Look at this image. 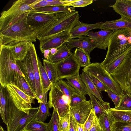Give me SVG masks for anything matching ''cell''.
Here are the masks:
<instances>
[{
	"instance_id": "2",
	"label": "cell",
	"mask_w": 131,
	"mask_h": 131,
	"mask_svg": "<svg viewBox=\"0 0 131 131\" xmlns=\"http://www.w3.org/2000/svg\"><path fill=\"white\" fill-rule=\"evenodd\" d=\"M77 11L56 13L54 20L36 32V38L40 41L58 33L70 31L81 23Z\"/></svg>"
},
{
	"instance_id": "35",
	"label": "cell",
	"mask_w": 131,
	"mask_h": 131,
	"mask_svg": "<svg viewBox=\"0 0 131 131\" xmlns=\"http://www.w3.org/2000/svg\"><path fill=\"white\" fill-rule=\"evenodd\" d=\"M73 53L76 60L80 67H85L91 64L90 55L83 50L77 48Z\"/></svg>"
},
{
	"instance_id": "3",
	"label": "cell",
	"mask_w": 131,
	"mask_h": 131,
	"mask_svg": "<svg viewBox=\"0 0 131 131\" xmlns=\"http://www.w3.org/2000/svg\"><path fill=\"white\" fill-rule=\"evenodd\" d=\"M131 49V28L116 30L110 39L105 58L101 63L106 66Z\"/></svg>"
},
{
	"instance_id": "20",
	"label": "cell",
	"mask_w": 131,
	"mask_h": 131,
	"mask_svg": "<svg viewBox=\"0 0 131 131\" xmlns=\"http://www.w3.org/2000/svg\"><path fill=\"white\" fill-rule=\"evenodd\" d=\"M103 22L94 24H88L81 22L73 27L70 31L71 39L79 38L83 36H87L89 31L94 29H101Z\"/></svg>"
},
{
	"instance_id": "26",
	"label": "cell",
	"mask_w": 131,
	"mask_h": 131,
	"mask_svg": "<svg viewBox=\"0 0 131 131\" xmlns=\"http://www.w3.org/2000/svg\"><path fill=\"white\" fill-rule=\"evenodd\" d=\"M88 95L90 98L92 109L94 111L96 115L98 118L111 108L110 103L104 101H99L93 94H89Z\"/></svg>"
},
{
	"instance_id": "42",
	"label": "cell",
	"mask_w": 131,
	"mask_h": 131,
	"mask_svg": "<svg viewBox=\"0 0 131 131\" xmlns=\"http://www.w3.org/2000/svg\"><path fill=\"white\" fill-rule=\"evenodd\" d=\"M128 52L124 53L106 66L105 68L106 70L110 73L113 72L122 62Z\"/></svg>"
},
{
	"instance_id": "28",
	"label": "cell",
	"mask_w": 131,
	"mask_h": 131,
	"mask_svg": "<svg viewBox=\"0 0 131 131\" xmlns=\"http://www.w3.org/2000/svg\"><path fill=\"white\" fill-rule=\"evenodd\" d=\"M39 106L35 116L34 119L44 122L51 114L49 111V106L47 101V93L44 96L42 101L39 103Z\"/></svg>"
},
{
	"instance_id": "39",
	"label": "cell",
	"mask_w": 131,
	"mask_h": 131,
	"mask_svg": "<svg viewBox=\"0 0 131 131\" xmlns=\"http://www.w3.org/2000/svg\"><path fill=\"white\" fill-rule=\"evenodd\" d=\"M74 0H40L38 3L33 7V9L35 8L48 6H65L74 1Z\"/></svg>"
},
{
	"instance_id": "47",
	"label": "cell",
	"mask_w": 131,
	"mask_h": 131,
	"mask_svg": "<svg viewBox=\"0 0 131 131\" xmlns=\"http://www.w3.org/2000/svg\"><path fill=\"white\" fill-rule=\"evenodd\" d=\"M97 89L101 92V91H105L108 89L105 85L99 80L90 74H88Z\"/></svg>"
},
{
	"instance_id": "9",
	"label": "cell",
	"mask_w": 131,
	"mask_h": 131,
	"mask_svg": "<svg viewBox=\"0 0 131 131\" xmlns=\"http://www.w3.org/2000/svg\"><path fill=\"white\" fill-rule=\"evenodd\" d=\"M48 102L49 108H53L59 117H63L70 111L69 98L55 85L50 89Z\"/></svg>"
},
{
	"instance_id": "34",
	"label": "cell",
	"mask_w": 131,
	"mask_h": 131,
	"mask_svg": "<svg viewBox=\"0 0 131 131\" xmlns=\"http://www.w3.org/2000/svg\"><path fill=\"white\" fill-rule=\"evenodd\" d=\"M98 118L103 131H113V124L115 120L108 111Z\"/></svg>"
},
{
	"instance_id": "38",
	"label": "cell",
	"mask_w": 131,
	"mask_h": 131,
	"mask_svg": "<svg viewBox=\"0 0 131 131\" xmlns=\"http://www.w3.org/2000/svg\"><path fill=\"white\" fill-rule=\"evenodd\" d=\"M25 129L28 131H50L48 123L34 119L28 124Z\"/></svg>"
},
{
	"instance_id": "12",
	"label": "cell",
	"mask_w": 131,
	"mask_h": 131,
	"mask_svg": "<svg viewBox=\"0 0 131 131\" xmlns=\"http://www.w3.org/2000/svg\"><path fill=\"white\" fill-rule=\"evenodd\" d=\"M56 13L32 10L29 12L27 22L36 31L52 22L55 19Z\"/></svg>"
},
{
	"instance_id": "40",
	"label": "cell",
	"mask_w": 131,
	"mask_h": 131,
	"mask_svg": "<svg viewBox=\"0 0 131 131\" xmlns=\"http://www.w3.org/2000/svg\"><path fill=\"white\" fill-rule=\"evenodd\" d=\"M48 124L50 131H60L59 116L58 113L54 109L51 119Z\"/></svg>"
},
{
	"instance_id": "8",
	"label": "cell",
	"mask_w": 131,
	"mask_h": 131,
	"mask_svg": "<svg viewBox=\"0 0 131 131\" xmlns=\"http://www.w3.org/2000/svg\"><path fill=\"white\" fill-rule=\"evenodd\" d=\"M123 91L131 95V51L113 72L110 73Z\"/></svg>"
},
{
	"instance_id": "33",
	"label": "cell",
	"mask_w": 131,
	"mask_h": 131,
	"mask_svg": "<svg viewBox=\"0 0 131 131\" xmlns=\"http://www.w3.org/2000/svg\"><path fill=\"white\" fill-rule=\"evenodd\" d=\"M43 67L53 85L58 79L56 64L51 62L45 59H43Z\"/></svg>"
},
{
	"instance_id": "37",
	"label": "cell",
	"mask_w": 131,
	"mask_h": 131,
	"mask_svg": "<svg viewBox=\"0 0 131 131\" xmlns=\"http://www.w3.org/2000/svg\"><path fill=\"white\" fill-rule=\"evenodd\" d=\"M119 104L114 109L119 110L131 111V95L123 91Z\"/></svg>"
},
{
	"instance_id": "31",
	"label": "cell",
	"mask_w": 131,
	"mask_h": 131,
	"mask_svg": "<svg viewBox=\"0 0 131 131\" xmlns=\"http://www.w3.org/2000/svg\"><path fill=\"white\" fill-rule=\"evenodd\" d=\"M38 63L43 93L45 95L51 89L53 85L48 77L43 66L42 64L40 59L38 57Z\"/></svg>"
},
{
	"instance_id": "7",
	"label": "cell",
	"mask_w": 131,
	"mask_h": 131,
	"mask_svg": "<svg viewBox=\"0 0 131 131\" xmlns=\"http://www.w3.org/2000/svg\"><path fill=\"white\" fill-rule=\"evenodd\" d=\"M39 107H32L29 114L18 109L12 99L9 112V118L7 126V131H22L34 118Z\"/></svg>"
},
{
	"instance_id": "5",
	"label": "cell",
	"mask_w": 131,
	"mask_h": 131,
	"mask_svg": "<svg viewBox=\"0 0 131 131\" xmlns=\"http://www.w3.org/2000/svg\"><path fill=\"white\" fill-rule=\"evenodd\" d=\"M40 0H18L14 2L11 7L1 14L0 31L16 18L26 12L33 10V7Z\"/></svg>"
},
{
	"instance_id": "1",
	"label": "cell",
	"mask_w": 131,
	"mask_h": 131,
	"mask_svg": "<svg viewBox=\"0 0 131 131\" xmlns=\"http://www.w3.org/2000/svg\"><path fill=\"white\" fill-rule=\"evenodd\" d=\"M29 12L16 18L0 31V45L9 46L19 41L36 42V31L27 22Z\"/></svg>"
},
{
	"instance_id": "36",
	"label": "cell",
	"mask_w": 131,
	"mask_h": 131,
	"mask_svg": "<svg viewBox=\"0 0 131 131\" xmlns=\"http://www.w3.org/2000/svg\"><path fill=\"white\" fill-rule=\"evenodd\" d=\"M54 85L58 88L64 95L69 98V100L73 95L77 92L69 84L62 79H58Z\"/></svg>"
},
{
	"instance_id": "25",
	"label": "cell",
	"mask_w": 131,
	"mask_h": 131,
	"mask_svg": "<svg viewBox=\"0 0 131 131\" xmlns=\"http://www.w3.org/2000/svg\"><path fill=\"white\" fill-rule=\"evenodd\" d=\"M80 78L82 81L85 85L89 94L95 96L99 101L103 102L102 99L101 92L96 87L88 75L84 72L79 75Z\"/></svg>"
},
{
	"instance_id": "53",
	"label": "cell",
	"mask_w": 131,
	"mask_h": 131,
	"mask_svg": "<svg viewBox=\"0 0 131 131\" xmlns=\"http://www.w3.org/2000/svg\"><path fill=\"white\" fill-rule=\"evenodd\" d=\"M58 51L57 49L53 48L50 49V54L49 56L54 55L57 53Z\"/></svg>"
},
{
	"instance_id": "21",
	"label": "cell",
	"mask_w": 131,
	"mask_h": 131,
	"mask_svg": "<svg viewBox=\"0 0 131 131\" xmlns=\"http://www.w3.org/2000/svg\"><path fill=\"white\" fill-rule=\"evenodd\" d=\"M109 7L119 14L121 18L131 21V0H117L113 5Z\"/></svg>"
},
{
	"instance_id": "51",
	"label": "cell",
	"mask_w": 131,
	"mask_h": 131,
	"mask_svg": "<svg viewBox=\"0 0 131 131\" xmlns=\"http://www.w3.org/2000/svg\"><path fill=\"white\" fill-rule=\"evenodd\" d=\"M76 131H84L83 124H81L77 122Z\"/></svg>"
},
{
	"instance_id": "19",
	"label": "cell",
	"mask_w": 131,
	"mask_h": 131,
	"mask_svg": "<svg viewBox=\"0 0 131 131\" xmlns=\"http://www.w3.org/2000/svg\"><path fill=\"white\" fill-rule=\"evenodd\" d=\"M116 30L101 29L96 32L89 31L87 35L98 45L97 48L106 50L108 46L112 35Z\"/></svg>"
},
{
	"instance_id": "43",
	"label": "cell",
	"mask_w": 131,
	"mask_h": 131,
	"mask_svg": "<svg viewBox=\"0 0 131 131\" xmlns=\"http://www.w3.org/2000/svg\"><path fill=\"white\" fill-rule=\"evenodd\" d=\"M60 131H68L70 122V112L62 117H59Z\"/></svg>"
},
{
	"instance_id": "24",
	"label": "cell",
	"mask_w": 131,
	"mask_h": 131,
	"mask_svg": "<svg viewBox=\"0 0 131 131\" xmlns=\"http://www.w3.org/2000/svg\"><path fill=\"white\" fill-rule=\"evenodd\" d=\"M29 42L19 41L8 46L16 60H21L25 57L29 49Z\"/></svg>"
},
{
	"instance_id": "52",
	"label": "cell",
	"mask_w": 131,
	"mask_h": 131,
	"mask_svg": "<svg viewBox=\"0 0 131 131\" xmlns=\"http://www.w3.org/2000/svg\"><path fill=\"white\" fill-rule=\"evenodd\" d=\"M44 56L45 59L47 60L50 54V50L47 49L45 50L44 52Z\"/></svg>"
},
{
	"instance_id": "4",
	"label": "cell",
	"mask_w": 131,
	"mask_h": 131,
	"mask_svg": "<svg viewBox=\"0 0 131 131\" xmlns=\"http://www.w3.org/2000/svg\"><path fill=\"white\" fill-rule=\"evenodd\" d=\"M0 85L6 87L13 81L15 72L25 77L18 67L9 47L0 45Z\"/></svg>"
},
{
	"instance_id": "18",
	"label": "cell",
	"mask_w": 131,
	"mask_h": 131,
	"mask_svg": "<svg viewBox=\"0 0 131 131\" xmlns=\"http://www.w3.org/2000/svg\"><path fill=\"white\" fill-rule=\"evenodd\" d=\"M0 112L3 123L7 126L9 118L10 104L12 99L6 87L0 85Z\"/></svg>"
},
{
	"instance_id": "44",
	"label": "cell",
	"mask_w": 131,
	"mask_h": 131,
	"mask_svg": "<svg viewBox=\"0 0 131 131\" xmlns=\"http://www.w3.org/2000/svg\"><path fill=\"white\" fill-rule=\"evenodd\" d=\"M85 100L86 99L85 95L75 93L73 95L70 99V106H74Z\"/></svg>"
},
{
	"instance_id": "55",
	"label": "cell",
	"mask_w": 131,
	"mask_h": 131,
	"mask_svg": "<svg viewBox=\"0 0 131 131\" xmlns=\"http://www.w3.org/2000/svg\"><path fill=\"white\" fill-rule=\"evenodd\" d=\"M22 131H28L27 130H26L25 129L22 130Z\"/></svg>"
},
{
	"instance_id": "46",
	"label": "cell",
	"mask_w": 131,
	"mask_h": 131,
	"mask_svg": "<svg viewBox=\"0 0 131 131\" xmlns=\"http://www.w3.org/2000/svg\"><path fill=\"white\" fill-rule=\"evenodd\" d=\"M95 113L92 109L88 117L83 124L84 131H89L90 128L94 121Z\"/></svg>"
},
{
	"instance_id": "56",
	"label": "cell",
	"mask_w": 131,
	"mask_h": 131,
	"mask_svg": "<svg viewBox=\"0 0 131 131\" xmlns=\"http://www.w3.org/2000/svg\"><path fill=\"white\" fill-rule=\"evenodd\" d=\"M130 51H131V49L130 50Z\"/></svg>"
},
{
	"instance_id": "27",
	"label": "cell",
	"mask_w": 131,
	"mask_h": 131,
	"mask_svg": "<svg viewBox=\"0 0 131 131\" xmlns=\"http://www.w3.org/2000/svg\"><path fill=\"white\" fill-rule=\"evenodd\" d=\"M66 79L67 80L66 82L77 93L85 95L89 94L85 85L80 79L79 73L73 77L67 78Z\"/></svg>"
},
{
	"instance_id": "22",
	"label": "cell",
	"mask_w": 131,
	"mask_h": 131,
	"mask_svg": "<svg viewBox=\"0 0 131 131\" xmlns=\"http://www.w3.org/2000/svg\"><path fill=\"white\" fill-rule=\"evenodd\" d=\"M124 28H131V21L121 17L116 20L102 22L101 29L116 30Z\"/></svg>"
},
{
	"instance_id": "32",
	"label": "cell",
	"mask_w": 131,
	"mask_h": 131,
	"mask_svg": "<svg viewBox=\"0 0 131 131\" xmlns=\"http://www.w3.org/2000/svg\"><path fill=\"white\" fill-rule=\"evenodd\" d=\"M33 10L49 13H56L76 11L73 7L64 5L48 6L35 8Z\"/></svg>"
},
{
	"instance_id": "17",
	"label": "cell",
	"mask_w": 131,
	"mask_h": 131,
	"mask_svg": "<svg viewBox=\"0 0 131 131\" xmlns=\"http://www.w3.org/2000/svg\"><path fill=\"white\" fill-rule=\"evenodd\" d=\"M66 44L70 50L77 48L83 50L89 55L94 48L98 47L96 43L87 36H82L77 39H71Z\"/></svg>"
},
{
	"instance_id": "13",
	"label": "cell",
	"mask_w": 131,
	"mask_h": 131,
	"mask_svg": "<svg viewBox=\"0 0 131 131\" xmlns=\"http://www.w3.org/2000/svg\"><path fill=\"white\" fill-rule=\"evenodd\" d=\"M28 51L30 56L36 82V99L38 103H40L43 100L45 95L43 93L40 78L38 63V57L35 45L31 41L29 42Z\"/></svg>"
},
{
	"instance_id": "14",
	"label": "cell",
	"mask_w": 131,
	"mask_h": 131,
	"mask_svg": "<svg viewBox=\"0 0 131 131\" xmlns=\"http://www.w3.org/2000/svg\"><path fill=\"white\" fill-rule=\"evenodd\" d=\"M71 39L70 31H64L40 41V49L43 53L46 50L58 49Z\"/></svg>"
},
{
	"instance_id": "48",
	"label": "cell",
	"mask_w": 131,
	"mask_h": 131,
	"mask_svg": "<svg viewBox=\"0 0 131 131\" xmlns=\"http://www.w3.org/2000/svg\"><path fill=\"white\" fill-rule=\"evenodd\" d=\"M105 92L107 93L109 97L114 102L115 106V107H117L120 101L121 95H118L108 89Z\"/></svg>"
},
{
	"instance_id": "29",
	"label": "cell",
	"mask_w": 131,
	"mask_h": 131,
	"mask_svg": "<svg viewBox=\"0 0 131 131\" xmlns=\"http://www.w3.org/2000/svg\"><path fill=\"white\" fill-rule=\"evenodd\" d=\"M56 53L53 55L50 56L48 61L55 64L64 59L70 54V50L66 44H64L58 49Z\"/></svg>"
},
{
	"instance_id": "15",
	"label": "cell",
	"mask_w": 131,
	"mask_h": 131,
	"mask_svg": "<svg viewBox=\"0 0 131 131\" xmlns=\"http://www.w3.org/2000/svg\"><path fill=\"white\" fill-rule=\"evenodd\" d=\"M16 62L25 79L36 94V82L28 50L25 57L21 60H16Z\"/></svg>"
},
{
	"instance_id": "41",
	"label": "cell",
	"mask_w": 131,
	"mask_h": 131,
	"mask_svg": "<svg viewBox=\"0 0 131 131\" xmlns=\"http://www.w3.org/2000/svg\"><path fill=\"white\" fill-rule=\"evenodd\" d=\"M113 131H131V123L115 121L113 127Z\"/></svg>"
},
{
	"instance_id": "54",
	"label": "cell",
	"mask_w": 131,
	"mask_h": 131,
	"mask_svg": "<svg viewBox=\"0 0 131 131\" xmlns=\"http://www.w3.org/2000/svg\"><path fill=\"white\" fill-rule=\"evenodd\" d=\"M0 131H4V129L1 126L0 127Z\"/></svg>"
},
{
	"instance_id": "6",
	"label": "cell",
	"mask_w": 131,
	"mask_h": 131,
	"mask_svg": "<svg viewBox=\"0 0 131 131\" xmlns=\"http://www.w3.org/2000/svg\"><path fill=\"white\" fill-rule=\"evenodd\" d=\"M82 72L91 75L101 81L108 90L120 95L123 90L119 85L114 80L110 73L105 69L101 63L94 62L84 68Z\"/></svg>"
},
{
	"instance_id": "49",
	"label": "cell",
	"mask_w": 131,
	"mask_h": 131,
	"mask_svg": "<svg viewBox=\"0 0 131 131\" xmlns=\"http://www.w3.org/2000/svg\"><path fill=\"white\" fill-rule=\"evenodd\" d=\"M89 131H103L101 126L99 118L95 114L92 124Z\"/></svg>"
},
{
	"instance_id": "45",
	"label": "cell",
	"mask_w": 131,
	"mask_h": 131,
	"mask_svg": "<svg viewBox=\"0 0 131 131\" xmlns=\"http://www.w3.org/2000/svg\"><path fill=\"white\" fill-rule=\"evenodd\" d=\"M93 1L92 0H75L74 1L65 6H72L74 8L78 7H84L91 4Z\"/></svg>"
},
{
	"instance_id": "30",
	"label": "cell",
	"mask_w": 131,
	"mask_h": 131,
	"mask_svg": "<svg viewBox=\"0 0 131 131\" xmlns=\"http://www.w3.org/2000/svg\"><path fill=\"white\" fill-rule=\"evenodd\" d=\"M108 111L115 121L131 123V111L119 110L110 108Z\"/></svg>"
},
{
	"instance_id": "16",
	"label": "cell",
	"mask_w": 131,
	"mask_h": 131,
	"mask_svg": "<svg viewBox=\"0 0 131 131\" xmlns=\"http://www.w3.org/2000/svg\"><path fill=\"white\" fill-rule=\"evenodd\" d=\"M92 109L90 100H85L74 106L70 107V111L77 123L83 124L88 117Z\"/></svg>"
},
{
	"instance_id": "10",
	"label": "cell",
	"mask_w": 131,
	"mask_h": 131,
	"mask_svg": "<svg viewBox=\"0 0 131 131\" xmlns=\"http://www.w3.org/2000/svg\"><path fill=\"white\" fill-rule=\"evenodd\" d=\"M16 106L19 110L29 114L32 108L31 104H34V99L10 83L6 86Z\"/></svg>"
},
{
	"instance_id": "23",
	"label": "cell",
	"mask_w": 131,
	"mask_h": 131,
	"mask_svg": "<svg viewBox=\"0 0 131 131\" xmlns=\"http://www.w3.org/2000/svg\"><path fill=\"white\" fill-rule=\"evenodd\" d=\"M11 83L29 96L35 99H36L35 94L26 81L25 78L18 73L15 72L13 81Z\"/></svg>"
},
{
	"instance_id": "11",
	"label": "cell",
	"mask_w": 131,
	"mask_h": 131,
	"mask_svg": "<svg viewBox=\"0 0 131 131\" xmlns=\"http://www.w3.org/2000/svg\"><path fill=\"white\" fill-rule=\"evenodd\" d=\"M58 78L66 79L73 77L79 73L80 66L76 60L73 53L65 59L56 64Z\"/></svg>"
},
{
	"instance_id": "50",
	"label": "cell",
	"mask_w": 131,
	"mask_h": 131,
	"mask_svg": "<svg viewBox=\"0 0 131 131\" xmlns=\"http://www.w3.org/2000/svg\"><path fill=\"white\" fill-rule=\"evenodd\" d=\"M77 122L70 111L69 125L68 131H76Z\"/></svg>"
}]
</instances>
